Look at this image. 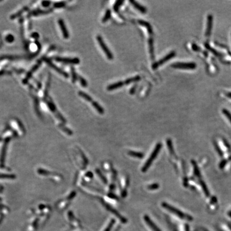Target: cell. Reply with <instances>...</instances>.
I'll return each instance as SVG.
<instances>
[{
	"label": "cell",
	"instance_id": "1",
	"mask_svg": "<svg viewBox=\"0 0 231 231\" xmlns=\"http://www.w3.org/2000/svg\"><path fill=\"white\" fill-rule=\"evenodd\" d=\"M138 23L140 25L143 26L147 28L148 33V46L149 54H151V58L152 60H155L154 53V45L153 31L151 24L145 20H139Z\"/></svg>",
	"mask_w": 231,
	"mask_h": 231
},
{
	"label": "cell",
	"instance_id": "2",
	"mask_svg": "<svg viewBox=\"0 0 231 231\" xmlns=\"http://www.w3.org/2000/svg\"><path fill=\"white\" fill-rule=\"evenodd\" d=\"M162 148V145L161 143H159L156 145L155 147V148L154 149L153 153L151 154V156L149 157L148 160L146 161V163L143 165V168H142V171L143 172H145L151 166V164L153 163V161L155 160L156 157L157 156L158 154L159 153V151L161 150Z\"/></svg>",
	"mask_w": 231,
	"mask_h": 231
},
{
	"label": "cell",
	"instance_id": "3",
	"mask_svg": "<svg viewBox=\"0 0 231 231\" xmlns=\"http://www.w3.org/2000/svg\"><path fill=\"white\" fill-rule=\"evenodd\" d=\"M79 95L81 97L84 98L85 100L87 101L88 102H91L92 106L94 107V108L95 109L98 113H100V114H103L104 113V109L97 102H96L95 101H93L91 96L88 95L87 93H85L82 91H80L79 92Z\"/></svg>",
	"mask_w": 231,
	"mask_h": 231
},
{
	"label": "cell",
	"instance_id": "4",
	"mask_svg": "<svg viewBox=\"0 0 231 231\" xmlns=\"http://www.w3.org/2000/svg\"><path fill=\"white\" fill-rule=\"evenodd\" d=\"M96 39L100 45L101 48L103 50L104 53H105L107 57L108 58L109 60H112L113 58V54L111 52L110 49L108 48V46L106 45V43L104 42L102 38L100 35H98L96 37Z\"/></svg>",
	"mask_w": 231,
	"mask_h": 231
},
{
	"label": "cell",
	"instance_id": "5",
	"mask_svg": "<svg viewBox=\"0 0 231 231\" xmlns=\"http://www.w3.org/2000/svg\"><path fill=\"white\" fill-rule=\"evenodd\" d=\"M172 67L183 70H194L196 68V65L194 62H177L173 64Z\"/></svg>",
	"mask_w": 231,
	"mask_h": 231
},
{
	"label": "cell",
	"instance_id": "6",
	"mask_svg": "<svg viewBox=\"0 0 231 231\" xmlns=\"http://www.w3.org/2000/svg\"><path fill=\"white\" fill-rule=\"evenodd\" d=\"M162 206H163L164 208L167 209L168 211H170L172 213H173V214L176 215L177 216H178L179 217H180L181 219H186L187 220H189V216H186L181 211H179L177 209L175 208H174L173 206H170L168 204L166 203H162Z\"/></svg>",
	"mask_w": 231,
	"mask_h": 231
},
{
	"label": "cell",
	"instance_id": "7",
	"mask_svg": "<svg viewBox=\"0 0 231 231\" xmlns=\"http://www.w3.org/2000/svg\"><path fill=\"white\" fill-rule=\"evenodd\" d=\"M176 52L174 51H171L170 53H168V55H166L163 58H161V60H159V61L154 63L153 66H152L153 69V70H156L157 68H158L160 66L163 65L164 63H165L166 62H168V61L170 60L171 58L174 57L176 56Z\"/></svg>",
	"mask_w": 231,
	"mask_h": 231
},
{
	"label": "cell",
	"instance_id": "8",
	"mask_svg": "<svg viewBox=\"0 0 231 231\" xmlns=\"http://www.w3.org/2000/svg\"><path fill=\"white\" fill-rule=\"evenodd\" d=\"M213 25V17L211 15H209L207 18V24H206V37H209L211 35L212 28Z\"/></svg>",
	"mask_w": 231,
	"mask_h": 231
},
{
	"label": "cell",
	"instance_id": "9",
	"mask_svg": "<svg viewBox=\"0 0 231 231\" xmlns=\"http://www.w3.org/2000/svg\"><path fill=\"white\" fill-rule=\"evenodd\" d=\"M144 219L146 221V223L147 224V225L149 226V227H151V229L153 230V231H161V230L154 223L151 219L149 218L148 216H145Z\"/></svg>",
	"mask_w": 231,
	"mask_h": 231
},
{
	"label": "cell",
	"instance_id": "10",
	"mask_svg": "<svg viewBox=\"0 0 231 231\" xmlns=\"http://www.w3.org/2000/svg\"><path fill=\"white\" fill-rule=\"evenodd\" d=\"M130 2L134 7V8H136L137 10H139L141 13H145L147 12V9L146 8L143 7V5H141L138 2H137L134 0H130Z\"/></svg>",
	"mask_w": 231,
	"mask_h": 231
},
{
	"label": "cell",
	"instance_id": "11",
	"mask_svg": "<svg viewBox=\"0 0 231 231\" xmlns=\"http://www.w3.org/2000/svg\"><path fill=\"white\" fill-rule=\"evenodd\" d=\"M124 85V81H118L117 83H113V84L109 85L107 87V89L109 91H113L117 88H121Z\"/></svg>",
	"mask_w": 231,
	"mask_h": 231
},
{
	"label": "cell",
	"instance_id": "12",
	"mask_svg": "<svg viewBox=\"0 0 231 231\" xmlns=\"http://www.w3.org/2000/svg\"><path fill=\"white\" fill-rule=\"evenodd\" d=\"M58 60L60 62H66V63H71L75 64H78L80 63V60L78 58H58Z\"/></svg>",
	"mask_w": 231,
	"mask_h": 231
},
{
	"label": "cell",
	"instance_id": "13",
	"mask_svg": "<svg viewBox=\"0 0 231 231\" xmlns=\"http://www.w3.org/2000/svg\"><path fill=\"white\" fill-rule=\"evenodd\" d=\"M59 24H60V28H61V29L62 30L64 37L66 38H69V33L68 31H67V29H66V25H65L64 23L63 22V20H60Z\"/></svg>",
	"mask_w": 231,
	"mask_h": 231
},
{
	"label": "cell",
	"instance_id": "14",
	"mask_svg": "<svg viewBox=\"0 0 231 231\" xmlns=\"http://www.w3.org/2000/svg\"><path fill=\"white\" fill-rule=\"evenodd\" d=\"M140 77L139 75H136L134 77L128 78L125 81H123L124 85H128L130 84L131 83H134V82H137L140 80Z\"/></svg>",
	"mask_w": 231,
	"mask_h": 231
},
{
	"label": "cell",
	"instance_id": "15",
	"mask_svg": "<svg viewBox=\"0 0 231 231\" xmlns=\"http://www.w3.org/2000/svg\"><path fill=\"white\" fill-rule=\"evenodd\" d=\"M111 16V10L109 9L106 10V13L102 19V22L103 23H106L110 18Z\"/></svg>",
	"mask_w": 231,
	"mask_h": 231
},
{
	"label": "cell",
	"instance_id": "16",
	"mask_svg": "<svg viewBox=\"0 0 231 231\" xmlns=\"http://www.w3.org/2000/svg\"><path fill=\"white\" fill-rule=\"evenodd\" d=\"M128 155L134 157H137L139 158H142L143 157V154L139 152H136V151H129Z\"/></svg>",
	"mask_w": 231,
	"mask_h": 231
},
{
	"label": "cell",
	"instance_id": "17",
	"mask_svg": "<svg viewBox=\"0 0 231 231\" xmlns=\"http://www.w3.org/2000/svg\"><path fill=\"white\" fill-rule=\"evenodd\" d=\"M124 2V1L123 0H118L116 2L115 4L113 5V9L115 11H118L119 8L121 7L123 3Z\"/></svg>",
	"mask_w": 231,
	"mask_h": 231
},
{
	"label": "cell",
	"instance_id": "18",
	"mask_svg": "<svg viewBox=\"0 0 231 231\" xmlns=\"http://www.w3.org/2000/svg\"><path fill=\"white\" fill-rule=\"evenodd\" d=\"M77 78H78V80L79 81V82H80L81 85L83 87H87L88 83H87V81L85 79L83 78V77H81L80 75H78Z\"/></svg>",
	"mask_w": 231,
	"mask_h": 231
},
{
	"label": "cell",
	"instance_id": "19",
	"mask_svg": "<svg viewBox=\"0 0 231 231\" xmlns=\"http://www.w3.org/2000/svg\"><path fill=\"white\" fill-rule=\"evenodd\" d=\"M223 113L227 118L229 121H230V122L231 123V113H230V112L229 110H227V109H224L223 110Z\"/></svg>",
	"mask_w": 231,
	"mask_h": 231
},
{
	"label": "cell",
	"instance_id": "20",
	"mask_svg": "<svg viewBox=\"0 0 231 231\" xmlns=\"http://www.w3.org/2000/svg\"><path fill=\"white\" fill-rule=\"evenodd\" d=\"M71 73H72V82L75 83L77 79L78 75L75 73L74 68H71Z\"/></svg>",
	"mask_w": 231,
	"mask_h": 231
},
{
	"label": "cell",
	"instance_id": "21",
	"mask_svg": "<svg viewBox=\"0 0 231 231\" xmlns=\"http://www.w3.org/2000/svg\"><path fill=\"white\" fill-rule=\"evenodd\" d=\"M158 187H159V185L157 183H154L148 186V189L150 190H155L158 189Z\"/></svg>",
	"mask_w": 231,
	"mask_h": 231
},
{
	"label": "cell",
	"instance_id": "22",
	"mask_svg": "<svg viewBox=\"0 0 231 231\" xmlns=\"http://www.w3.org/2000/svg\"><path fill=\"white\" fill-rule=\"evenodd\" d=\"M113 223H114V221H111L110 223V224L109 225V226H108V228L106 229V231H110L111 227H112V226H113Z\"/></svg>",
	"mask_w": 231,
	"mask_h": 231
},
{
	"label": "cell",
	"instance_id": "23",
	"mask_svg": "<svg viewBox=\"0 0 231 231\" xmlns=\"http://www.w3.org/2000/svg\"><path fill=\"white\" fill-rule=\"evenodd\" d=\"M136 85H135L134 86H133V87L131 88V91H130V93H131V94H133V93H134V92L136 91Z\"/></svg>",
	"mask_w": 231,
	"mask_h": 231
},
{
	"label": "cell",
	"instance_id": "24",
	"mask_svg": "<svg viewBox=\"0 0 231 231\" xmlns=\"http://www.w3.org/2000/svg\"><path fill=\"white\" fill-rule=\"evenodd\" d=\"M225 95H226L227 97H228L230 98H231V92H228V93H226Z\"/></svg>",
	"mask_w": 231,
	"mask_h": 231
}]
</instances>
